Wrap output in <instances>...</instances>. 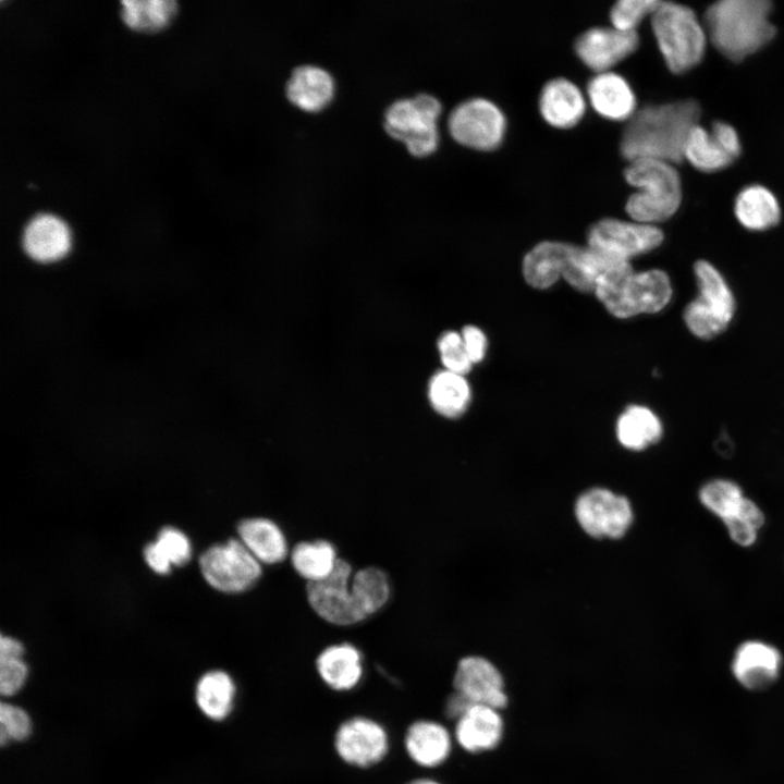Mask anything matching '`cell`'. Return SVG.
Segmentation results:
<instances>
[{"label": "cell", "mask_w": 784, "mask_h": 784, "mask_svg": "<svg viewBox=\"0 0 784 784\" xmlns=\"http://www.w3.org/2000/svg\"><path fill=\"white\" fill-rule=\"evenodd\" d=\"M700 114V106L694 99L638 109L623 131L621 155L628 162L657 159L675 164L683 161L685 143Z\"/></svg>", "instance_id": "obj_1"}, {"label": "cell", "mask_w": 784, "mask_h": 784, "mask_svg": "<svg viewBox=\"0 0 784 784\" xmlns=\"http://www.w3.org/2000/svg\"><path fill=\"white\" fill-rule=\"evenodd\" d=\"M768 0H721L707 8L703 26L715 49L733 62L764 48L775 36Z\"/></svg>", "instance_id": "obj_2"}, {"label": "cell", "mask_w": 784, "mask_h": 784, "mask_svg": "<svg viewBox=\"0 0 784 784\" xmlns=\"http://www.w3.org/2000/svg\"><path fill=\"white\" fill-rule=\"evenodd\" d=\"M624 177L636 188L625 206L632 220L657 225L678 210L683 191L681 176L673 163L657 159L629 161Z\"/></svg>", "instance_id": "obj_3"}, {"label": "cell", "mask_w": 784, "mask_h": 784, "mask_svg": "<svg viewBox=\"0 0 784 784\" xmlns=\"http://www.w3.org/2000/svg\"><path fill=\"white\" fill-rule=\"evenodd\" d=\"M650 21L658 48L672 73L683 74L702 61L708 37L703 23L689 7L661 1Z\"/></svg>", "instance_id": "obj_4"}, {"label": "cell", "mask_w": 784, "mask_h": 784, "mask_svg": "<svg viewBox=\"0 0 784 784\" xmlns=\"http://www.w3.org/2000/svg\"><path fill=\"white\" fill-rule=\"evenodd\" d=\"M595 294L610 314L625 319L662 310L670 303L673 290L663 270L634 272L632 269L604 277Z\"/></svg>", "instance_id": "obj_5"}, {"label": "cell", "mask_w": 784, "mask_h": 784, "mask_svg": "<svg viewBox=\"0 0 784 784\" xmlns=\"http://www.w3.org/2000/svg\"><path fill=\"white\" fill-rule=\"evenodd\" d=\"M694 273L698 295L683 313L684 322L691 334L710 340L721 334L735 313L734 295L720 271L707 260H697Z\"/></svg>", "instance_id": "obj_6"}, {"label": "cell", "mask_w": 784, "mask_h": 784, "mask_svg": "<svg viewBox=\"0 0 784 784\" xmlns=\"http://www.w3.org/2000/svg\"><path fill=\"white\" fill-rule=\"evenodd\" d=\"M441 111V102L428 94L399 99L385 110L384 130L413 156L427 157L439 145L437 123Z\"/></svg>", "instance_id": "obj_7"}, {"label": "cell", "mask_w": 784, "mask_h": 784, "mask_svg": "<svg viewBox=\"0 0 784 784\" xmlns=\"http://www.w3.org/2000/svg\"><path fill=\"white\" fill-rule=\"evenodd\" d=\"M206 581L224 593H241L252 589L261 578L262 564L238 538L208 548L199 559Z\"/></svg>", "instance_id": "obj_8"}, {"label": "cell", "mask_w": 784, "mask_h": 784, "mask_svg": "<svg viewBox=\"0 0 784 784\" xmlns=\"http://www.w3.org/2000/svg\"><path fill=\"white\" fill-rule=\"evenodd\" d=\"M353 574L352 564L346 559L340 558L329 577L305 586L308 607L316 616L329 625L350 627L368 618L352 592Z\"/></svg>", "instance_id": "obj_9"}, {"label": "cell", "mask_w": 784, "mask_h": 784, "mask_svg": "<svg viewBox=\"0 0 784 784\" xmlns=\"http://www.w3.org/2000/svg\"><path fill=\"white\" fill-rule=\"evenodd\" d=\"M448 128L458 144L479 151H490L502 144L506 119L494 102L476 97L461 102L452 110Z\"/></svg>", "instance_id": "obj_10"}, {"label": "cell", "mask_w": 784, "mask_h": 784, "mask_svg": "<svg viewBox=\"0 0 784 784\" xmlns=\"http://www.w3.org/2000/svg\"><path fill=\"white\" fill-rule=\"evenodd\" d=\"M338 757L347 765L368 769L381 763L390 750L385 726L368 715H353L342 721L333 736Z\"/></svg>", "instance_id": "obj_11"}, {"label": "cell", "mask_w": 784, "mask_h": 784, "mask_svg": "<svg viewBox=\"0 0 784 784\" xmlns=\"http://www.w3.org/2000/svg\"><path fill=\"white\" fill-rule=\"evenodd\" d=\"M663 238L664 234L657 225L614 218L599 220L587 233L589 247L626 261L656 249Z\"/></svg>", "instance_id": "obj_12"}, {"label": "cell", "mask_w": 784, "mask_h": 784, "mask_svg": "<svg viewBox=\"0 0 784 784\" xmlns=\"http://www.w3.org/2000/svg\"><path fill=\"white\" fill-rule=\"evenodd\" d=\"M575 513L583 529L597 538H620L633 520L628 500L600 488L581 494L576 502Z\"/></svg>", "instance_id": "obj_13"}, {"label": "cell", "mask_w": 784, "mask_h": 784, "mask_svg": "<svg viewBox=\"0 0 784 784\" xmlns=\"http://www.w3.org/2000/svg\"><path fill=\"white\" fill-rule=\"evenodd\" d=\"M453 689L471 705H485L500 711L509 705L502 673L483 657L467 656L457 662Z\"/></svg>", "instance_id": "obj_14"}, {"label": "cell", "mask_w": 784, "mask_h": 784, "mask_svg": "<svg viewBox=\"0 0 784 784\" xmlns=\"http://www.w3.org/2000/svg\"><path fill=\"white\" fill-rule=\"evenodd\" d=\"M638 46L637 32L601 26L589 28L577 37L575 53L597 74L611 71L613 66L634 53Z\"/></svg>", "instance_id": "obj_15"}, {"label": "cell", "mask_w": 784, "mask_h": 784, "mask_svg": "<svg viewBox=\"0 0 784 784\" xmlns=\"http://www.w3.org/2000/svg\"><path fill=\"white\" fill-rule=\"evenodd\" d=\"M783 658L777 648L760 640L738 646L732 660L734 678L748 690H763L779 677Z\"/></svg>", "instance_id": "obj_16"}, {"label": "cell", "mask_w": 784, "mask_h": 784, "mask_svg": "<svg viewBox=\"0 0 784 784\" xmlns=\"http://www.w3.org/2000/svg\"><path fill=\"white\" fill-rule=\"evenodd\" d=\"M505 731L501 711L485 705H471L455 722L453 737L469 755L491 751L501 744Z\"/></svg>", "instance_id": "obj_17"}, {"label": "cell", "mask_w": 784, "mask_h": 784, "mask_svg": "<svg viewBox=\"0 0 784 784\" xmlns=\"http://www.w3.org/2000/svg\"><path fill=\"white\" fill-rule=\"evenodd\" d=\"M453 742V734L443 723L418 719L407 726L403 744L414 764L422 769H436L450 758Z\"/></svg>", "instance_id": "obj_18"}, {"label": "cell", "mask_w": 784, "mask_h": 784, "mask_svg": "<svg viewBox=\"0 0 784 784\" xmlns=\"http://www.w3.org/2000/svg\"><path fill=\"white\" fill-rule=\"evenodd\" d=\"M24 253L34 261L51 264L61 260L71 248L66 223L51 213L32 217L22 232Z\"/></svg>", "instance_id": "obj_19"}, {"label": "cell", "mask_w": 784, "mask_h": 784, "mask_svg": "<svg viewBox=\"0 0 784 784\" xmlns=\"http://www.w3.org/2000/svg\"><path fill=\"white\" fill-rule=\"evenodd\" d=\"M315 669L321 682L331 690L351 691L364 677L363 653L348 641L331 644L316 657Z\"/></svg>", "instance_id": "obj_20"}, {"label": "cell", "mask_w": 784, "mask_h": 784, "mask_svg": "<svg viewBox=\"0 0 784 784\" xmlns=\"http://www.w3.org/2000/svg\"><path fill=\"white\" fill-rule=\"evenodd\" d=\"M586 91L593 110L607 120L628 121L637 111L633 88L615 72L597 73L588 82Z\"/></svg>", "instance_id": "obj_21"}, {"label": "cell", "mask_w": 784, "mask_h": 784, "mask_svg": "<svg viewBox=\"0 0 784 784\" xmlns=\"http://www.w3.org/2000/svg\"><path fill=\"white\" fill-rule=\"evenodd\" d=\"M587 101L579 87L563 77L544 84L539 96V111L543 120L555 128L577 125L586 113Z\"/></svg>", "instance_id": "obj_22"}, {"label": "cell", "mask_w": 784, "mask_h": 784, "mask_svg": "<svg viewBox=\"0 0 784 784\" xmlns=\"http://www.w3.org/2000/svg\"><path fill=\"white\" fill-rule=\"evenodd\" d=\"M237 538L262 565H279L290 556L282 527L272 518L254 516L237 524Z\"/></svg>", "instance_id": "obj_23"}, {"label": "cell", "mask_w": 784, "mask_h": 784, "mask_svg": "<svg viewBox=\"0 0 784 784\" xmlns=\"http://www.w3.org/2000/svg\"><path fill=\"white\" fill-rule=\"evenodd\" d=\"M632 269L629 261L616 259L588 245L575 246L563 279L577 291L595 293L604 277Z\"/></svg>", "instance_id": "obj_24"}, {"label": "cell", "mask_w": 784, "mask_h": 784, "mask_svg": "<svg viewBox=\"0 0 784 784\" xmlns=\"http://www.w3.org/2000/svg\"><path fill=\"white\" fill-rule=\"evenodd\" d=\"M574 248L575 245L558 241H544L537 244L523 260V274L526 282L536 289L552 286L563 278Z\"/></svg>", "instance_id": "obj_25"}, {"label": "cell", "mask_w": 784, "mask_h": 784, "mask_svg": "<svg viewBox=\"0 0 784 784\" xmlns=\"http://www.w3.org/2000/svg\"><path fill=\"white\" fill-rule=\"evenodd\" d=\"M286 97L304 111L317 112L331 101L334 94V81L331 74L316 65L295 68L285 87Z\"/></svg>", "instance_id": "obj_26"}, {"label": "cell", "mask_w": 784, "mask_h": 784, "mask_svg": "<svg viewBox=\"0 0 784 784\" xmlns=\"http://www.w3.org/2000/svg\"><path fill=\"white\" fill-rule=\"evenodd\" d=\"M340 556L328 539L302 540L290 551L289 561L295 574L306 584L318 583L334 571Z\"/></svg>", "instance_id": "obj_27"}, {"label": "cell", "mask_w": 784, "mask_h": 784, "mask_svg": "<svg viewBox=\"0 0 784 784\" xmlns=\"http://www.w3.org/2000/svg\"><path fill=\"white\" fill-rule=\"evenodd\" d=\"M738 222L750 231H765L781 220V207L775 195L767 187L754 184L743 188L734 204Z\"/></svg>", "instance_id": "obj_28"}, {"label": "cell", "mask_w": 784, "mask_h": 784, "mask_svg": "<svg viewBox=\"0 0 784 784\" xmlns=\"http://www.w3.org/2000/svg\"><path fill=\"white\" fill-rule=\"evenodd\" d=\"M235 697L234 679L221 670L207 672L196 686L197 705L201 712L213 721H222L231 714Z\"/></svg>", "instance_id": "obj_29"}, {"label": "cell", "mask_w": 784, "mask_h": 784, "mask_svg": "<svg viewBox=\"0 0 784 784\" xmlns=\"http://www.w3.org/2000/svg\"><path fill=\"white\" fill-rule=\"evenodd\" d=\"M663 428L659 417L648 407L628 406L620 416L616 436L620 443L634 451H640L658 442Z\"/></svg>", "instance_id": "obj_30"}, {"label": "cell", "mask_w": 784, "mask_h": 784, "mask_svg": "<svg viewBox=\"0 0 784 784\" xmlns=\"http://www.w3.org/2000/svg\"><path fill=\"white\" fill-rule=\"evenodd\" d=\"M684 159L701 172H718L736 160L711 132L695 125L685 143Z\"/></svg>", "instance_id": "obj_31"}, {"label": "cell", "mask_w": 784, "mask_h": 784, "mask_svg": "<svg viewBox=\"0 0 784 784\" xmlns=\"http://www.w3.org/2000/svg\"><path fill=\"white\" fill-rule=\"evenodd\" d=\"M428 396L432 407L439 414L456 418L466 411L471 393L464 376L444 369L431 378Z\"/></svg>", "instance_id": "obj_32"}, {"label": "cell", "mask_w": 784, "mask_h": 784, "mask_svg": "<svg viewBox=\"0 0 784 784\" xmlns=\"http://www.w3.org/2000/svg\"><path fill=\"white\" fill-rule=\"evenodd\" d=\"M351 589L367 617L383 610L392 595V585L388 573L375 565L355 571L351 579Z\"/></svg>", "instance_id": "obj_33"}, {"label": "cell", "mask_w": 784, "mask_h": 784, "mask_svg": "<svg viewBox=\"0 0 784 784\" xmlns=\"http://www.w3.org/2000/svg\"><path fill=\"white\" fill-rule=\"evenodd\" d=\"M175 11L173 0H123L121 17L137 30H155L164 26Z\"/></svg>", "instance_id": "obj_34"}, {"label": "cell", "mask_w": 784, "mask_h": 784, "mask_svg": "<svg viewBox=\"0 0 784 784\" xmlns=\"http://www.w3.org/2000/svg\"><path fill=\"white\" fill-rule=\"evenodd\" d=\"M699 499L706 509L725 522L737 513L746 497L735 482L715 479L700 489Z\"/></svg>", "instance_id": "obj_35"}, {"label": "cell", "mask_w": 784, "mask_h": 784, "mask_svg": "<svg viewBox=\"0 0 784 784\" xmlns=\"http://www.w3.org/2000/svg\"><path fill=\"white\" fill-rule=\"evenodd\" d=\"M723 523L734 542L749 547L757 539L758 530L764 523V515L754 501L746 498L737 513Z\"/></svg>", "instance_id": "obj_36"}, {"label": "cell", "mask_w": 784, "mask_h": 784, "mask_svg": "<svg viewBox=\"0 0 784 784\" xmlns=\"http://www.w3.org/2000/svg\"><path fill=\"white\" fill-rule=\"evenodd\" d=\"M661 1L658 0H621L610 11L612 26L625 32H636V28L647 17L651 16Z\"/></svg>", "instance_id": "obj_37"}, {"label": "cell", "mask_w": 784, "mask_h": 784, "mask_svg": "<svg viewBox=\"0 0 784 784\" xmlns=\"http://www.w3.org/2000/svg\"><path fill=\"white\" fill-rule=\"evenodd\" d=\"M438 350L445 370L464 376L471 369L473 363L464 347L461 333H443L438 341Z\"/></svg>", "instance_id": "obj_38"}, {"label": "cell", "mask_w": 784, "mask_h": 784, "mask_svg": "<svg viewBox=\"0 0 784 784\" xmlns=\"http://www.w3.org/2000/svg\"><path fill=\"white\" fill-rule=\"evenodd\" d=\"M32 732V722L25 710L2 702L0 706V742L23 740Z\"/></svg>", "instance_id": "obj_39"}, {"label": "cell", "mask_w": 784, "mask_h": 784, "mask_svg": "<svg viewBox=\"0 0 784 784\" xmlns=\"http://www.w3.org/2000/svg\"><path fill=\"white\" fill-rule=\"evenodd\" d=\"M171 564L183 565L191 558V543L187 537L176 528H163L156 541Z\"/></svg>", "instance_id": "obj_40"}, {"label": "cell", "mask_w": 784, "mask_h": 784, "mask_svg": "<svg viewBox=\"0 0 784 784\" xmlns=\"http://www.w3.org/2000/svg\"><path fill=\"white\" fill-rule=\"evenodd\" d=\"M27 666L22 658H0V691L3 696L17 693L25 684Z\"/></svg>", "instance_id": "obj_41"}, {"label": "cell", "mask_w": 784, "mask_h": 784, "mask_svg": "<svg viewBox=\"0 0 784 784\" xmlns=\"http://www.w3.org/2000/svg\"><path fill=\"white\" fill-rule=\"evenodd\" d=\"M464 347L473 364L485 358L487 351V338L485 333L475 326H466L461 332Z\"/></svg>", "instance_id": "obj_42"}, {"label": "cell", "mask_w": 784, "mask_h": 784, "mask_svg": "<svg viewBox=\"0 0 784 784\" xmlns=\"http://www.w3.org/2000/svg\"><path fill=\"white\" fill-rule=\"evenodd\" d=\"M723 144L726 150L737 159L742 152V145L736 130L726 122L718 121L710 130Z\"/></svg>", "instance_id": "obj_43"}, {"label": "cell", "mask_w": 784, "mask_h": 784, "mask_svg": "<svg viewBox=\"0 0 784 784\" xmlns=\"http://www.w3.org/2000/svg\"><path fill=\"white\" fill-rule=\"evenodd\" d=\"M144 555L148 565L156 573L167 574L170 572L172 564L157 542L149 543L144 550Z\"/></svg>", "instance_id": "obj_44"}, {"label": "cell", "mask_w": 784, "mask_h": 784, "mask_svg": "<svg viewBox=\"0 0 784 784\" xmlns=\"http://www.w3.org/2000/svg\"><path fill=\"white\" fill-rule=\"evenodd\" d=\"M470 706L471 703L453 690L444 703L445 716L455 722Z\"/></svg>", "instance_id": "obj_45"}, {"label": "cell", "mask_w": 784, "mask_h": 784, "mask_svg": "<svg viewBox=\"0 0 784 784\" xmlns=\"http://www.w3.org/2000/svg\"><path fill=\"white\" fill-rule=\"evenodd\" d=\"M24 648L22 644L12 638L2 635L0 638V658H22Z\"/></svg>", "instance_id": "obj_46"}, {"label": "cell", "mask_w": 784, "mask_h": 784, "mask_svg": "<svg viewBox=\"0 0 784 784\" xmlns=\"http://www.w3.org/2000/svg\"><path fill=\"white\" fill-rule=\"evenodd\" d=\"M405 784H443V783L431 776H419V777L409 780Z\"/></svg>", "instance_id": "obj_47"}]
</instances>
